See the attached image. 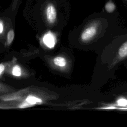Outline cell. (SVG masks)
<instances>
[{"label": "cell", "instance_id": "cell-1", "mask_svg": "<svg viewBox=\"0 0 127 127\" xmlns=\"http://www.w3.org/2000/svg\"><path fill=\"white\" fill-rule=\"evenodd\" d=\"M46 16L48 22L53 24L55 22L57 18V11L55 6L51 3H49L46 7Z\"/></svg>", "mask_w": 127, "mask_h": 127}, {"label": "cell", "instance_id": "cell-2", "mask_svg": "<svg viewBox=\"0 0 127 127\" xmlns=\"http://www.w3.org/2000/svg\"><path fill=\"white\" fill-rule=\"evenodd\" d=\"M41 103H42V100L41 99L34 96L29 95L26 98L25 102L23 103L19 107L20 108H27Z\"/></svg>", "mask_w": 127, "mask_h": 127}, {"label": "cell", "instance_id": "cell-3", "mask_svg": "<svg viewBox=\"0 0 127 127\" xmlns=\"http://www.w3.org/2000/svg\"><path fill=\"white\" fill-rule=\"evenodd\" d=\"M96 29L94 26H90L85 29L81 35L82 41H86L92 38L96 34Z\"/></svg>", "mask_w": 127, "mask_h": 127}, {"label": "cell", "instance_id": "cell-4", "mask_svg": "<svg viewBox=\"0 0 127 127\" xmlns=\"http://www.w3.org/2000/svg\"><path fill=\"white\" fill-rule=\"evenodd\" d=\"M43 41L44 44L50 48H52L55 45V39L54 35L50 32L46 33L43 38Z\"/></svg>", "mask_w": 127, "mask_h": 127}, {"label": "cell", "instance_id": "cell-5", "mask_svg": "<svg viewBox=\"0 0 127 127\" xmlns=\"http://www.w3.org/2000/svg\"><path fill=\"white\" fill-rule=\"evenodd\" d=\"M54 64L59 66L64 67L66 65V60L62 57H57L54 59Z\"/></svg>", "mask_w": 127, "mask_h": 127}, {"label": "cell", "instance_id": "cell-6", "mask_svg": "<svg viewBox=\"0 0 127 127\" xmlns=\"http://www.w3.org/2000/svg\"><path fill=\"white\" fill-rule=\"evenodd\" d=\"M119 54L121 57L127 56V41L121 46L119 50Z\"/></svg>", "mask_w": 127, "mask_h": 127}, {"label": "cell", "instance_id": "cell-7", "mask_svg": "<svg viewBox=\"0 0 127 127\" xmlns=\"http://www.w3.org/2000/svg\"><path fill=\"white\" fill-rule=\"evenodd\" d=\"M14 38V32L13 30H9L7 34V44L9 45L12 42Z\"/></svg>", "mask_w": 127, "mask_h": 127}, {"label": "cell", "instance_id": "cell-8", "mask_svg": "<svg viewBox=\"0 0 127 127\" xmlns=\"http://www.w3.org/2000/svg\"><path fill=\"white\" fill-rule=\"evenodd\" d=\"M115 5L112 1H109L106 3L105 5V9L106 11L109 13L112 12L115 9Z\"/></svg>", "mask_w": 127, "mask_h": 127}, {"label": "cell", "instance_id": "cell-9", "mask_svg": "<svg viewBox=\"0 0 127 127\" xmlns=\"http://www.w3.org/2000/svg\"><path fill=\"white\" fill-rule=\"evenodd\" d=\"M12 73L14 76H20L21 75V69L20 67L18 65L14 66L12 70Z\"/></svg>", "mask_w": 127, "mask_h": 127}, {"label": "cell", "instance_id": "cell-10", "mask_svg": "<svg viewBox=\"0 0 127 127\" xmlns=\"http://www.w3.org/2000/svg\"><path fill=\"white\" fill-rule=\"evenodd\" d=\"M117 103L119 106H125L127 105V100L124 98H121L118 100Z\"/></svg>", "mask_w": 127, "mask_h": 127}, {"label": "cell", "instance_id": "cell-11", "mask_svg": "<svg viewBox=\"0 0 127 127\" xmlns=\"http://www.w3.org/2000/svg\"><path fill=\"white\" fill-rule=\"evenodd\" d=\"M4 66L3 64H0V75H1V74L2 73V72L4 71Z\"/></svg>", "mask_w": 127, "mask_h": 127}, {"label": "cell", "instance_id": "cell-12", "mask_svg": "<svg viewBox=\"0 0 127 127\" xmlns=\"http://www.w3.org/2000/svg\"><path fill=\"white\" fill-rule=\"evenodd\" d=\"M3 30V25L1 21H0V33H1Z\"/></svg>", "mask_w": 127, "mask_h": 127}]
</instances>
